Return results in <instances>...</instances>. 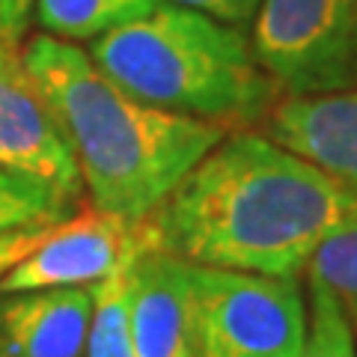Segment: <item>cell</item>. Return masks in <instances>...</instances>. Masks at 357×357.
<instances>
[{
  "instance_id": "obj_3",
  "label": "cell",
  "mask_w": 357,
  "mask_h": 357,
  "mask_svg": "<svg viewBox=\"0 0 357 357\" xmlns=\"http://www.w3.org/2000/svg\"><path fill=\"white\" fill-rule=\"evenodd\" d=\"M86 54L140 102L227 131L265 122L280 93L256 60L248 30L170 0L93 39Z\"/></svg>"
},
{
  "instance_id": "obj_5",
  "label": "cell",
  "mask_w": 357,
  "mask_h": 357,
  "mask_svg": "<svg viewBox=\"0 0 357 357\" xmlns=\"http://www.w3.org/2000/svg\"><path fill=\"white\" fill-rule=\"evenodd\" d=\"M259 66L280 93L357 86V0H262L250 24Z\"/></svg>"
},
{
  "instance_id": "obj_9",
  "label": "cell",
  "mask_w": 357,
  "mask_h": 357,
  "mask_svg": "<svg viewBox=\"0 0 357 357\" xmlns=\"http://www.w3.org/2000/svg\"><path fill=\"white\" fill-rule=\"evenodd\" d=\"M265 134L357 191V86L277 98L265 116Z\"/></svg>"
},
{
  "instance_id": "obj_15",
  "label": "cell",
  "mask_w": 357,
  "mask_h": 357,
  "mask_svg": "<svg viewBox=\"0 0 357 357\" xmlns=\"http://www.w3.org/2000/svg\"><path fill=\"white\" fill-rule=\"evenodd\" d=\"M304 357H357L349 312L319 286H310V328Z\"/></svg>"
},
{
  "instance_id": "obj_14",
  "label": "cell",
  "mask_w": 357,
  "mask_h": 357,
  "mask_svg": "<svg viewBox=\"0 0 357 357\" xmlns=\"http://www.w3.org/2000/svg\"><path fill=\"white\" fill-rule=\"evenodd\" d=\"M310 286L325 289L349 310L357 307V227L331 236L307 262Z\"/></svg>"
},
{
  "instance_id": "obj_16",
  "label": "cell",
  "mask_w": 357,
  "mask_h": 357,
  "mask_svg": "<svg viewBox=\"0 0 357 357\" xmlns=\"http://www.w3.org/2000/svg\"><path fill=\"white\" fill-rule=\"evenodd\" d=\"M170 3L197 9V13H206L232 27H250L262 0H170Z\"/></svg>"
},
{
  "instance_id": "obj_19",
  "label": "cell",
  "mask_w": 357,
  "mask_h": 357,
  "mask_svg": "<svg viewBox=\"0 0 357 357\" xmlns=\"http://www.w3.org/2000/svg\"><path fill=\"white\" fill-rule=\"evenodd\" d=\"M349 321H351V333H354V345H357V307H349Z\"/></svg>"
},
{
  "instance_id": "obj_13",
  "label": "cell",
  "mask_w": 357,
  "mask_h": 357,
  "mask_svg": "<svg viewBox=\"0 0 357 357\" xmlns=\"http://www.w3.org/2000/svg\"><path fill=\"white\" fill-rule=\"evenodd\" d=\"M72 203L39 182L0 170V236L33 227H51L69 215Z\"/></svg>"
},
{
  "instance_id": "obj_17",
  "label": "cell",
  "mask_w": 357,
  "mask_h": 357,
  "mask_svg": "<svg viewBox=\"0 0 357 357\" xmlns=\"http://www.w3.org/2000/svg\"><path fill=\"white\" fill-rule=\"evenodd\" d=\"M45 232H48V227H33V229H18V232L0 236V277H3L15 262L24 259V256L45 238Z\"/></svg>"
},
{
  "instance_id": "obj_18",
  "label": "cell",
  "mask_w": 357,
  "mask_h": 357,
  "mask_svg": "<svg viewBox=\"0 0 357 357\" xmlns=\"http://www.w3.org/2000/svg\"><path fill=\"white\" fill-rule=\"evenodd\" d=\"M33 18V0H0V36L21 42Z\"/></svg>"
},
{
  "instance_id": "obj_7",
  "label": "cell",
  "mask_w": 357,
  "mask_h": 357,
  "mask_svg": "<svg viewBox=\"0 0 357 357\" xmlns=\"http://www.w3.org/2000/svg\"><path fill=\"white\" fill-rule=\"evenodd\" d=\"M0 170L24 176L77 203L81 170L63 131L24 63V48L0 36Z\"/></svg>"
},
{
  "instance_id": "obj_20",
  "label": "cell",
  "mask_w": 357,
  "mask_h": 357,
  "mask_svg": "<svg viewBox=\"0 0 357 357\" xmlns=\"http://www.w3.org/2000/svg\"><path fill=\"white\" fill-rule=\"evenodd\" d=\"M0 357H6V354H0Z\"/></svg>"
},
{
  "instance_id": "obj_10",
  "label": "cell",
  "mask_w": 357,
  "mask_h": 357,
  "mask_svg": "<svg viewBox=\"0 0 357 357\" xmlns=\"http://www.w3.org/2000/svg\"><path fill=\"white\" fill-rule=\"evenodd\" d=\"M89 316V289H36L0 295V354L84 357Z\"/></svg>"
},
{
  "instance_id": "obj_1",
  "label": "cell",
  "mask_w": 357,
  "mask_h": 357,
  "mask_svg": "<svg viewBox=\"0 0 357 357\" xmlns=\"http://www.w3.org/2000/svg\"><path fill=\"white\" fill-rule=\"evenodd\" d=\"M158 248L191 265L295 277L357 227V191L268 134L232 131L149 215Z\"/></svg>"
},
{
  "instance_id": "obj_4",
  "label": "cell",
  "mask_w": 357,
  "mask_h": 357,
  "mask_svg": "<svg viewBox=\"0 0 357 357\" xmlns=\"http://www.w3.org/2000/svg\"><path fill=\"white\" fill-rule=\"evenodd\" d=\"M307 328L298 280L191 265L194 357H304Z\"/></svg>"
},
{
  "instance_id": "obj_2",
  "label": "cell",
  "mask_w": 357,
  "mask_h": 357,
  "mask_svg": "<svg viewBox=\"0 0 357 357\" xmlns=\"http://www.w3.org/2000/svg\"><path fill=\"white\" fill-rule=\"evenodd\" d=\"M24 63L72 149L93 208L146 220L227 137L206 119L158 110L126 93L77 42L36 33Z\"/></svg>"
},
{
  "instance_id": "obj_11",
  "label": "cell",
  "mask_w": 357,
  "mask_h": 357,
  "mask_svg": "<svg viewBox=\"0 0 357 357\" xmlns=\"http://www.w3.org/2000/svg\"><path fill=\"white\" fill-rule=\"evenodd\" d=\"M158 3L161 0H33V18L54 39L93 42L149 15Z\"/></svg>"
},
{
  "instance_id": "obj_6",
  "label": "cell",
  "mask_w": 357,
  "mask_h": 357,
  "mask_svg": "<svg viewBox=\"0 0 357 357\" xmlns=\"http://www.w3.org/2000/svg\"><path fill=\"white\" fill-rule=\"evenodd\" d=\"M155 238L158 236L149 218L134 223L102 208L63 218L48 227L45 238L24 259L0 277V295L36 289H89Z\"/></svg>"
},
{
  "instance_id": "obj_12",
  "label": "cell",
  "mask_w": 357,
  "mask_h": 357,
  "mask_svg": "<svg viewBox=\"0 0 357 357\" xmlns=\"http://www.w3.org/2000/svg\"><path fill=\"white\" fill-rule=\"evenodd\" d=\"M149 244H158V238ZM137 253L122 262L110 277H105L102 283L89 286L93 316H89L84 357H134L131 351V265L137 259Z\"/></svg>"
},
{
  "instance_id": "obj_8",
  "label": "cell",
  "mask_w": 357,
  "mask_h": 357,
  "mask_svg": "<svg viewBox=\"0 0 357 357\" xmlns=\"http://www.w3.org/2000/svg\"><path fill=\"white\" fill-rule=\"evenodd\" d=\"M134 357H194L191 262L149 244L131 265Z\"/></svg>"
}]
</instances>
